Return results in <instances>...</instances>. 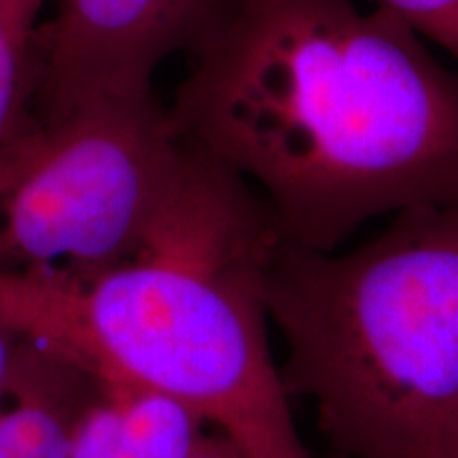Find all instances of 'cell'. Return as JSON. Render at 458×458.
I'll list each match as a JSON object with an SVG mask.
<instances>
[{"instance_id":"cell-10","label":"cell","mask_w":458,"mask_h":458,"mask_svg":"<svg viewBox=\"0 0 458 458\" xmlns=\"http://www.w3.org/2000/svg\"><path fill=\"white\" fill-rule=\"evenodd\" d=\"M26 344L28 337L15 329L7 318L0 317V393L9 386L11 377L15 376Z\"/></svg>"},{"instance_id":"cell-9","label":"cell","mask_w":458,"mask_h":458,"mask_svg":"<svg viewBox=\"0 0 458 458\" xmlns=\"http://www.w3.org/2000/svg\"><path fill=\"white\" fill-rule=\"evenodd\" d=\"M399 17L437 51L458 64V0H369Z\"/></svg>"},{"instance_id":"cell-12","label":"cell","mask_w":458,"mask_h":458,"mask_svg":"<svg viewBox=\"0 0 458 458\" xmlns=\"http://www.w3.org/2000/svg\"><path fill=\"white\" fill-rule=\"evenodd\" d=\"M437 458H458V418L452 422L448 435H445L442 450H439Z\"/></svg>"},{"instance_id":"cell-3","label":"cell","mask_w":458,"mask_h":458,"mask_svg":"<svg viewBox=\"0 0 458 458\" xmlns=\"http://www.w3.org/2000/svg\"><path fill=\"white\" fill-rule=\"evenodd\" d=\"M388 219L351 249L280 246V376L344 456L437 458L458 418V198Z\"/></svg>"},{"instance_id":"cell-2","label":"cell","mask_w":458,"mask_h":458,"mask_svg":"<svg viewBox=\"0 0 458 458\" xmlns=\"http://www.w3.org/2000/svg\"><path fill=\"white\" fill-rule=\"evenodd\" d=\"M283 242L242 176L182 145L131 259L83 278L0 276V317L98 386L179 401L253 458H312L267 335Z\"/></svg>"},{"instance_id":"cell-11","label":"cell","mask_w":458,"mask_h":458,"mask_svg":"<svg viewBox=\"0 0 458 458\" xmlns=\"http://www.w3.org/2000/svg\"><path fill=\"white\" fill-rule=\"evenodd\" d=\"M185 458H253L242 445H238L232 437L221 431H204L193 439Z\"/></svg>"},{"instance_id":"cell-8","label":"cell","mask_w":458,"mask_h":458,"mask_svg":"<svg viewBox=\"0 0 458 458\" xmlns=\"http://www.w3.org/2000/svg\"><path fill=\"white\" fill-rule=\"evenodd\" d=\"M47 0H0V153L37 119V41Z\"/></svg>"},{"instance_id":"cell-4","label":"cell","mask_w":458,"mask_h":458,"mask_svg":"<svg viewBox=\"0 0 458 458\" xmlns=\"http://www.w3.org/2000/svg\"><path fill=\"white\" fill-rule=\"evenodd\" d=\"M181 153L156 94L34 119L0 153V276L83 278L131 259Z\"/></svg>"},{"instance_id":"cell-5","label":"cell","mask_w":458,"mask_h":458,"mask_svg":"<svg viewBox=\"0 0 458 458\" xmlns=\"http://www.w3.org/2000/svg\"><path fill=\"white\" fill-rule=\"evenodd\" d=\"M204 0H57L37 41V117L153 94Z\"/></svg>"},{"instance_id":"cell-7","label":"cell","mask_w":458,"mask_h":458,"mask_svg":"<svg viewBox=\"0 0 458 458\" xmlns=\"http://www.w3.org/2000/svg\"><path fill=\"white\" fill-rule=\"evenodd\" d=\"M204 427L164 394L100 386L79 422L71 458H185Z\"/></svg>"},{"instance_id":"cell-6","label":"cell","mask_w":458,"mask_h":458,"mask_svg":"<svg viewBox=\"0 0 458 458\" xmlns=\"http://www.w3.org/2000/svg\"><path fill=\"white\" fill-rule=\"evenodd\" d=\"M98 388L71 360L28 340L0 393V458H71L77 427Z\"/></svg>"},{"instance_id":"cell-1","label":"cell","mask_w":458,"mask_h":458,"mask_svg":"<svg viewBox=\"0 0 458 458\" xmlns=\"http://www.w3.org/2000/svg\"><path fill=\"white\" fill-rule=\"evenodd\" d=\"M168 106L176 139L266 199L286 242L458 198V68L357 0H204Z\"/></svg>"}]
</instances>
